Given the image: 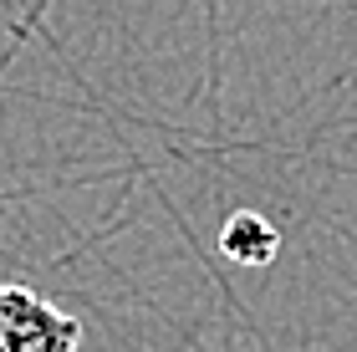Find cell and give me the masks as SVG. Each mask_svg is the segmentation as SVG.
<instances>
[{
	"label": "cell",
	"mask_w": 357,
	"mask_h": 352,
	"mask_svg": "<svg viewBox=\"0 0 357 352\" xmlns=\"http://www.w3.org/2000/svg\"><path fill=\"white\" fill-rule=\"evenodd\" d=\"M82 322L21 281H0V352H77Z\"/></svg>",
	"instance_id": "1"
},
{
	"label": "cell",
	"mask_w": 357,
	"mask_h": 352,
	"mask_svg": "<svg viewBox=\"0 0 357 352\" xmlns=\"http://www.w3.org/2000/svg\"><path fill=\"white\" fill-rule=\"evenodd\" d=\"M220 245L230 261H245V266H271L275 245H281V235H275L261 215H230V225H225Z\"/></svg>",
	"instance_id": "2"
}]
</instances>
